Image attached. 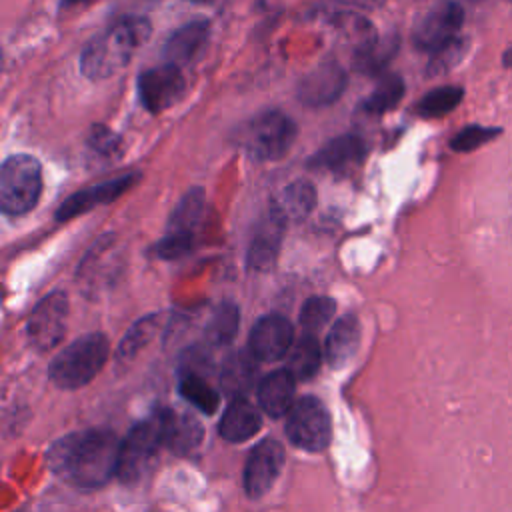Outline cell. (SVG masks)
<instances>
[{
	"instance_id": "4316f807",
	"label": "cell",
	"mask_w": 512,
	"mask_h": 512,
	"mask_svg": "<svg viewBox=\"0 0 512 512\" xmlns=\"http://www.w3.org/2000/svg\"><path fill=\"white\" fill-rule=\"evenodd\" d=\"M404 96V80L398 74H384L378 84L374 86V90L370 92V96H366L362 100V110L378 116L384 114L388 110H392Z\"/></svg>"
},
{
	"instance_id": "9c48e42d",
	"label": "cell",
	"mask_w": 512,
	"mask_h": 512,
	"mask_svg": "<svg viewBox=\"0 0 512 512\" xmlns=\"http://www.w3.org/2000/svg\"><path fill=\"white\" fill-rule=\"evenodd\" d=\"M462 22V6L454 0H440L418 18L412 30V40L420 50L434 52L458 36Z\"/></svg>"
},
{
	"instance_id": "83f0119b",
	"label": "cell",
	"mask_w": 512,
	"mask_h": 512,
	"mask_svg": "<svg viewBox=\"0 0 512 512\" xmlns=\"http://www.w3.org/2000/svg\"><path fill=\"white\" fill-rule=\"evenodd\" d=\"M180 394H182L192 406H196V408H198L200 412H204V414L216 412V408H218V404H220V394L202 378L200 372L182 370Z\"/></svg>"
},
{
	"instance_id": "ac0fdd59",
	"label": "cell",
	"mask_w": 512,
	"mask_h": 512,
	"mask_svg": "<svg viewBox=\"0 0 512 512\" xmlns=\"http://www.w3.org/2000/svg\"><path fill=\"white\" fill-rule=\"evenodd\" d=\"M210 36V26L206 20H192L170 34L164 44V58L168 64L182 66L190 64L206 46Z\"/></svg>"
},
{
	"instance_id": "f1b7e54d",
	"label": "cell",
	"mask_w": 512,
	"mask_h": 512,
	"mask_svg": "<svg viewBox=\"0 0 512 512\" xmlns=\"http://www.w3.org/2000/svg\"><path fill=\"white\" fill-rule=\"evenodd\" d=\"M464 98V90L460 86H440L430 90L416 104V112L424 118H438L452 112Z\"/></svg>"
},
{
	"instance_id": "2e32d148",
	"label": "cell",
	"mask_w": 512,
	"mask_h": 512,
	"mask_svg": "<svg viewBox=\"0 0 512 512\" xmlns=\"http://www.w3.org/2000/svg\"><path fill=\"white\" fill-rule=\"evenodd\" d=\"M284 228H286V222L270 208L268 214H264V218L256 226V232L250 240L248 254H246L248 268L262 272L274 266L280 252Z\"/></svg>"
},
{
	"instance_id": "cb8c5ba5",
	"label": "cell",
	"mask_w": 512,
	"mask_h": 512,
	"mask_svg": "<svg viewBox=\"0 0 512 512\" xmlns=\"http://www.w3.org/2000/svg\"><path fill=\"white\" fill-rule=\"evenodd\" d=\"M256 380V358L248 352H236L228 356L222 364L220 382L224 392H228L234 398L244 396L248 390H252Z\"/></svg>"
},
{
	"instance_id": "60d3db41",
	"label": "cell",
	"mask_w": 512,
	"mask_h": 512,
	"mask_svg": "<svg viewBox=\"0 0 512 512\" xmlns=\"http://www.w3.org/2000/svg\"><path fill=\"white\" fill-rule=\"evenodd\" d=\"M188 2H210V0H188Z\"/></svg>"
},
{
	"instance_id": "7402d4cb",
	"label": "cell",
	"mask_w": 512,
	"mask_h": 512,
	"mask_svg": "<svg viewBox=\"0 0 512 512\" xmlns=\"http://www.w3.org/2000/svg\"><path fill=\"white\" fill-rule=\"evenodd\" d=\"M294 376L288 370H276L264 376L258 384V402L262 410L272 416H284L294 404Z\"/></svg>"
},
{
	"instance_id": "484cf974",
	"label": "cell",
	"mask_w": 512,
	"mask_h": 512,
	"mask_svg": "<svg viewBox=\"0 0 512 512\" xmlns=\"http://www.w3.org/2000/svg\"><path fill=\"white\" fill-rule=\"evenodd\" d=\"M240 324V310L234 302H222L214 308L204 336L208 340V346H226L234 340Z\"/></svg>"
},
{
	"instance_id": "5b68a950",
	"label": "cell",
	"mask_w": 512,
	"mask_h": 512,
	"mask_svg": "<svg viewBox=\"0 0 512 512\" xmlns=\"http://www.w3.org/2000/svg\"><path fill=\"white\" fill-rule=\"evenodd\" d=\"M162 442V428L158 414L154 412L148 420L138 422L124 442L120 444V460H118V478L124 484L140 482L154 466Z\"/></svg>"
},
{
	"instance_id": "f546056e",
	"label": "cell",
	"mask_w": 512,
	"mask_h": 512,
	"mask_svg": "<svg viewBox=\"0 0 512 512\" xmlns=\"http://www.w3.org/2000/svg\"><path fill=\"white\" fill-rule=\"evenodd\" d=\"M336 24L342 34V40L352 48L354 56L362 54L366 48H370L378 40L372 24L358 14H344L342 18H338Z\"/></svg>"
},
{
	"instance_id": "7a4b0ae2",
	"label": "cell",
	"mask_w": 512,
	"mask_h": 512,
	"mask_svg": "<svg viewBox=\"0 0 512 512\" xmlns=\"http://www.w3.org/2000/svg\"><path fill=\"white\" fill-rule=\"evenodd\" d=\"M152 26L142 16H126L104 34L92 38L80 56V70L90 80H104L122 70L132 54L150 38Z\"/></svg>"
},
{
	"instance_id": "4fadbf2b",
	"label": "cell",
	"mask_w": 512,
	"mask_h": 512,
	"mask_svg": "<svg viewBox=\"0 0 512 512\" xmlns=\"http://www.w3.org/2000/svg\"><path fill=\"white\" fill-rule=\"evenodd\" d=\"M294 340V328L282 314L262 316L248 338L250 354L260 362H274L290 352Z\"/></svg>"
},
{
	"instance_id": "e0dca14e",
	"label": "cell",
	"mask_w": 512,
	"mask_h": 512,
	"mask_svg": "<svg viewBox=\"0 0 512 512\" xmlns=\"http://www.w3.org/2000/svg\"><path fill=\"white\" fill-rule=\"evenodd\" d=\"M156 414L162 428V442L172 452L186 456L200 446L204 438V428L194 416L170 408H160L156 410Z\"/></svg>"
},
{
	"instance_id": "7c38bea8",
	"label": "cell",
	"mask_w": 512,
	"mask_h": 512,
	"mask_svg": "<svg viewBox=\"0 0 512 512\" xmlns=\"http://www.w3.org/2000/svg\"><path fill=\"white\" fill-rule=\"evenodd\" d=\"M284 458V446L272 438L252 448L244 466V490L250 498H262L272 488L284 466Z\"/></svg>"
},
{
	"instance_id": "277c9868",
	"label": "cell",
	"mask_w": 512,
	"mask_h": 512,
	"mask_svg": "<svg viewBox=\"0 0 512 512\" xmlns=\"http://www.w3.org/2000/svg\"><path fill=\"white\" fill-rule=\"evenodd\" d=\"M42 194V166L30 154L8 156L0 168V208L6 216L30 212Z\"/></svg>"
},
{
	"instance_id": "8fae6325",
	"label": "cell",
	"mask_w": 512,
	"mask_h": 512,
	"mask_svg": "<svg viewBox=\"0 0 512 512\" xmlns=\"http://www.w3.org/2000/svg\"><path fill=\"white\" fill-rule=\"evenodd\" d=\"M348 74L336 60H324L316 64L298 82L296 96L308 108H324L334 104L346 90Z\"/></svg>"
},
{
	"instance_id": "4dcf8cb0",
	"label": "cell",
	"mask_w": 512,
	"mask_h": 512,
	"mask_svg": "<svg viewBox=\"0 0 512 512\" xmlns=\"http://www.w3.org/2000/svg\"><path fill=\"white\" fill-rule=\"evenodd\" d=\"M396 50H398V38L394 34L386 38H378L370 48L354 56V66L362 74H378L388 66Z\"/></svg>"
},
{
	"instance_id": "8d00e7d4",
	"label": "cell",
	"mask_w": 512,
	"mask_h": 512,
	"mask_svg": "<svg viewBox=\"0 0 512 512\" xmlns=\"http://www.w3.org/2000/svg\"><path fill=\"white\" fill-rule=\"evenodd\" d=\"M192 248V238L190 236H180V234H166L156 246L154 254L164 260H174L184 254H188Z\"/></svg>"
},
{
	"instance_id": "ab89813d",
	"label": "cell",
	"mask_w": 512,
	"mask_h": 512,
	"mask_svg": "<svg viewBox=\"0 0 512 512\" xmlns=\"http://www.w3.org/2000/svg\"><path fill=\"white\" fill-rule=\"evenodd\" d=\"M82 2H88V0H62L64 6H72V4H82Z\"/></svg>"
},
{
	"instance_id": "f35d334b",
	"label": "cell",
	"mask_w": 512,
	"mask_h": 512,
	"mask_svg": "<svg viewBox=\"0 0 512 512\" xmlns=\"http://www.w3.org/2000/svg\"><path fill=\"white\" fill-rule=\"evenodd\" d=\"M502 62H504V66L512 68V46L502 54Z\"/></svg>"
},
{
	"instance_id": "1f68e13d",
	"label": "cell",
	"mask_w": 512,
	"mask_h": 512,
	"mask_svg": "<svg viewBox=\"0 0 512 512\" xmlns=\"http://www.w3.org/2000/svg\"><path fill=\"white\" fill-rule=\"evenodd\" d=\"M158 326H160L158 314H148L138 322H134L118 346V358L132 360L156 336Z\"/></svg>"
},
{
	"instance_id": "44dd1931",
	"label": "cell",
	"mask_w": 512,
	"mask_h": 512,
	"mask_svg": "<svg viewBox=\"0 0 512 512\" xmlns=\"http://www.w3.org/2000/svg\"><path fill=\"white\" fill-rule=\"evenodd\" d=\"M316 206V188L308 180H294L272 200L270 208L286 222H302Z\"/></svg>"
},
{
	"instance_id": "8992f818",
	"label": "cell",
	"mask_w": 512,
	"mask_h": 512,
	"mask_svg": "<svg viewBox=\"0 0 512 512\" xmlns=\"http://www.w3.org/2000/svg\"><path fill=\"white\" fill-rule=\"evenodd\" d=\"M294 140L296 124L280 110L258 114L244 134V146L258 162L280 160L292 148Z\"/></svg>"
},
{
	"instance_id": "d6a6232c",
	"label": "cell",
	"mask_w": 512,
	"mask_h": 512,
	"mask_svg": "<svg viewBox=\"0 0 512 512\" xmlns=\"http://www.w3.org/2000/svg\"><path fill=\"white\" fill-rule=\"evenodd\" d=\"M336 314V302L328 296H310L300 312V324L304 328V332L308 334H316L318 330H322L332 316Z\"/></svg>"
},
{
	"instance_id": "74e56055",
	"label": "cell",
	"mask_w": 512,
	"mask_h": 512,
	"mask_svg": "<svg viewBox=\"0 0 512 512\" xmlns=\"http://www.w3.org/2000/svg\"><path fill=\"white\" fill-rule=\"evenodd\" d=\"M350 2L356 4V6H362V8H376V6H380L386 0H350Z\"/></svg>"
},
{
	"instance_id": "3957f363",
	"label": "cell",
	"mask_w": 512,
	"mask_h": 512,
	"mask_svg": "<svg viewBox=\"0 0 512 512\" xmlns=\"http://www.w3.org/2000/svg\"><path fill=\"white\" fill-rule=\"evenodd\" d=\"M110 352L108 338L90 332L68 344L50 364V380L64 390L86 386L106 364Z\"/></svg>"
},
{
	"instance_id": "9a60e30c",
	"label": "cell",
	"mask_w": 512,
	"mask_h": 512,
	"mask_svg": "<svg viewBox=\"0 0 512 512\" xmlns=\"http://www.w3.org/2000/svg\"><path fill=\"white\" fill-rule=\"evenodd\" d=\"M368 154L366 142L356 134H342L326 142L312 158L310 166L324 168L334 174H350Z\"/></svg>"
},
{
	"instance_id": "6da1fadb",
	"label": "cell",
	"mask_w": 512,
	"mask_h": 512,
	"mask_svg": "<svg viewBox=\"0 0 512 512\" xmlns=\"http://www.w3.org/2000/svg\"><path fill=\"white\" fill-rule=\"evenodd\" d=\"M120 444L110 430L72 432L52 444L48 464L76 488H98L118 474Z\"/></svg>"
},
{
	"instance_id": "836d02e7",
	"label": "cell",
	"mask_w": 512,
	"mask_h": 512,
	"mask_svg": "<svg viewBox=\"0 0 512 512\" xmlns=\"http://www.w3.org/2000/svg\"><path fill=\"white\" fill-rule=\"evenodd\" d=\"M466 50H468V40L460 38V36H456L454 40H450L442 48L434 50L430 60H428V66H426L428 76H438V74H444V72L452 70L464 58Z\"/></svg>"
},
{
	"instance_id": "30bf717a",
	"label": "cell",
	"mask_w": 512,
	"mask_h": 512,
	"mask_svg": "<svg viewBox=\"0 0 512 512\" xmlns=\"http://www.w3.org/2000/svg\"><path fill=\"white\" fill-rule=\"evenodd\" d=\"M138 98L150 114H160L172 108L186 92V80L178 66L162 64L144 70L138 80Z\"/></svg>"
},
{
	"instance_id": "5bb4252c",
	"label": "cell",
	"mask_w": 512,
	"mask_h": 512,
	"mask_svg": "<svg viewBox=\"0 0 512 512\" xmlns=\"http://www.w3.org/2000/svg\"><path fill=\"white\" fill-rule=\"evenodd\" d=\"M140 174L138 172H130V174H122L118 178H112V180H106L102 184H94L90 188H84V190H78L74 192L72 196H68L56 210V220L58 222H66V220H72L88 210H92L94 206H100V204H106V202H112L114 198L122 196L128 188H132L136 182H138Z\"/></svg>"
},
{
	"instance_id": "ba28073f",
	"label": "cell",
	"mask_w": 512,
	"mask_h": 512,
	"mask_svg": "<svg viewBox=\"0 0 512 512\" xmlns=\"http://www.w3.org/2000/svg\"><path fill=\"white\" fill-rule=\"evenodd\" d=\"M68 296L60 290L44 296L26 322V336L34 350L50 352L66 334Z\"/></svg>"
},
{
	"instance_id": "e575fe53",
	"label": "cell",
	"mask_w": 512,
	"mask_h": 512,
	"mask_svg": "<svg viewBox=\"0 0 512 512\" xmlns=\"http://www.w3.org/2000/svg\"><path fill=\"white\" fill-rule=\"evenodd\" d=\"M500 134L498 128H488V126H466L460 132L454 134L450 140V148L456 152H470L488 140L496 138Z\"/></svg>"
},
{
	"instance_id": "d590c367",
	"label": "cell",
	"mask_w": 512,
	"mask_h": 512,
	"mask_svg": "<svg viewBox=\"0 0 512 512\" xmlns=\"http://www.w3.org/2000/svg\"><path fill=\"white\" fill-rule=\"evenodd\" d=\"M88 146L100 156H116L120 150V138L106 126H94L88 134Z\"/></svg>"
},
{
	"instance_id": "52a82bcc",
	"label": "cell",
	"mask_w": 512,
	"mask_h": 512,
	"mask_svg": "<svg viewBox=\"0 0 512 512\" xmlns=\"http://www.w3.org/2000/svg\"><path fill=\"white\" fill-rule=\"evenodd\" d=\"M332 434L330 414L316 396H302L294 400L286 418L288 440L308 452H320L328 446Z\"/></svg>"
},
{
	"instance_id": "d4e9b609",
	"label": "cell",
	"mask_w": 512,
	"mask_h": 512,
	"mask_svg": "<svg viewBox=\"0 0 512 512\" xmlns=\"http://www.w3.org/2000/svg\"><path fill=\"white\" fill-rule=\"evenodd\" d=\"M320 362H322V352H320V344L316 340V334L304 332L298 338V342L290 348L286 370L296 380H308L318 372Z\"/></svg>"
},
{
	"instance_id": "603a6c76",
	"label": "cell",
	"mask_w": 512,
	"mask_h": 512,
	"mask_svg": "<svg viewBox=\"0 0 512 512\" xmlns=\"http://www.w3.org/2000/svg\"><path fill=\"white\" fill-rule=\"evenodd\" d=\"M204 206H206L204 188H200V186L190 188V190L180 198V202L176 204V208L172 210V214H170V218H168L166 234H180V236H190V238H194V232H196L198 224L202 222Z\"/></svg>"
},
{
	"instance_id": "d6986e66",
	"label": "cell",
	"mask_w": 512,
	"mask_h": 512,
	"mask_svg": "<svg viewBox=\"0 0 512 512\" xmlns=\"http://www.w3.org/2000/svg\"><path fill=\"white\" fill-rule=\"evenodd\" d=\"M360 336H362L360 322L354 314H346L340 320H336L324 344L326 360L334 370L344 368L354 358L360 346Z\"/></svg>"
},
{
	"instance_id": "ffe728a7",
	"label": "cell",
	"mask_w": 512,
	"mask_h": 512,
	"mask_svg": "<svg viewBox=\"0 0 512 512\" xmlns=\"http://www.w3.org/2000/svg\"><path fill=\"white\" fill-rule=\"evenodd\" d=\"M262 426V416L258 408L248 402L244 396L234 398L228 408L224 410V416L218 424L220 436L228 442H244L252 438Z\"/></svg>"
}]
</instances>
